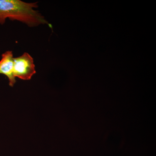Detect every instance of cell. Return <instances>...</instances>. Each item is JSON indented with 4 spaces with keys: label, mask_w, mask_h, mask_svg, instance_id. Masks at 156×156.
Listing matches in <instances>:
<instances>
[{
    "label": "cell",
    "mask_w": 156,
    "mask_h": 156,
    "mask_svg": "<svg viewBox=\"0 0 156 156\" xmlns=\"http://www.w3.org/2000/svg\"><path fill=\"white\" fill-rule=\"evenodd\" d=\"M37 3L25 2L20 0H0V24H4L6 20L9 18L30 27L49 25L44 16L34 9L38 7Z\"/></svg>",
    "instance_id": "obj_1"
},
{
    "label": "cell",
    "mask_w": 156,
    "mask_h": 156,
    "mask_svg": "<svg viewBox=\"0 0 156 156\" xmlns=\"http://www.w3.org/2000/svg\"><path fill=\"white\" fill-rule=\"evenodd\" d=\"M36 73L34 59L29 53L14 58L13 73L15 78L28 80Z\"/></svg>",
    "instance_id": "obj_2"
},
{
    "label": "cell",
    "mask_w": 156,
    "mask_h": 156,
    "mask_svg": "<svg viewBox=\"0 0 156 156\" xmlns=\"http://www.w3.org/2000/svg\"><path fill=\"white\" fill-rule=\"evenodd\" d=\"M14 58L12 51H6L3 53L0 60V74L4 75L9 79L10 87H14L16 82L13 73Z\"/></svg>",
    "instance_id": "obj_3"
}]
</instances>
